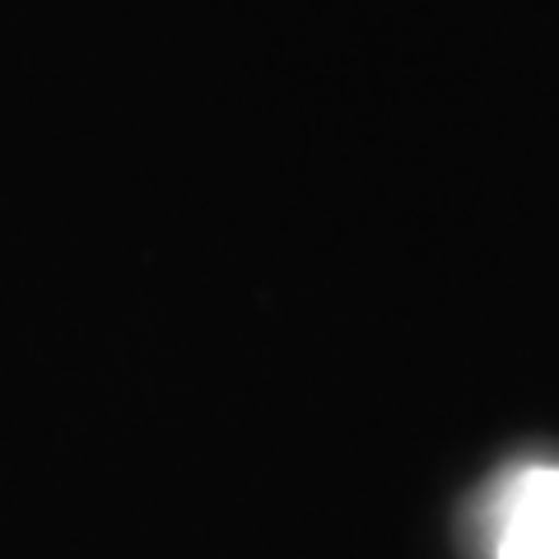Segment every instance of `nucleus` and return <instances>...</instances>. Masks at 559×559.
I'll return each mask as SVG.
<instances>
[{
  "instance_id": "obj_1",
  "label": "nucleus",
  "mask_w": 559,
  "mask_h": 559,
  "mask_svg": "<svg viewBox=\"0 0 559 559\" xmlns=\"http://www.w3.org/2000/svg\"><path fill=\"white\" fill-rule=\"evenodd\" d=\"M495 559H559V466H522L489 509Z\"/></svg>"
}]
</instances>
